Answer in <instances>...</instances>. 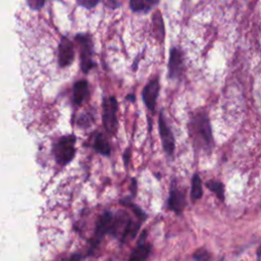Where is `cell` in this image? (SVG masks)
Listing matches in <instances>:
<instances>
[{
    "mask_svg": "<svg viewBox=\"0 0 261 261\" xmlns=\"http://www.w3.org/2000/svg\"><path fill=\"white\" fill-rule=\"evenodd\" d=\"M27 2L32 9L38 10L43 6V4H44L45 0H27Z\"/></svg>",
    "mask_w": 261,
    "mask_h": 261,
    "instance_id": "obj_20",
    "label": "cell"
},
{
    "mask_svg": "<svg viewBox=\"0 0 261 261\" xmlns=\"http://www.w3.org/2000/svg\"><path fill=\"white\" fill-rule=\"evenodd\" d=\"M202 181L198 173H195L192 178V188H191V198L193 201L198 200L202 197Z\"/></svg>",
    "mask_w": 261,
    "mask_h": 261,
    "instance_id": "obj_15",
    "label": "cell"
},
{
    "mask_svg": "<svg viewBox=\"0 0 261 261\" xmlns=\"http://www.w3.org/2000/svg\"><path fill=\"white\" fill-rule=\"evenodd\" d=\"M106 5L112 9H115L119 6L117 0H106Z\"/></svg>",
    "mask_w": 261,
    "mask_h": 261,
    "instance_id": "obj_21",
    "label": "cell"
},
{
    "mask_svg": "<svg viewBox=\"0 0 261 261\" xmlns=\"http://www.w3.org/2000/svg\"><path fill=\"white\" fill-rule=\"evenodd\" d=\"M160 91V84L158 78L151 80L142 90V99L148 110L152 112H155L156 100Z\"/></svg>",
    "mask_w": 261,
    "mask_h": 261,
    "instance_id": "obj_7",
    "label": "cell"
},
{
    "mask_svg": "<svg viewBox=\"0 0 261 261\" xmlns=\"http://www.w3.org/2000/svg\"><path fill=\"white\" fill-rule=\"evenodd\" d=\"M168 69V78L170 80L180 79L182 77L184 72V61L182 53L177 47H173L170 49Z\"/></svg>",
    "mask_w": 261,
    "mask_h": 261,
    "instance_id": "obj_8",
    "label": "cell"
},
{
    "mask_svg": "<svg viewBox=\"0 0 261 261\" xmlns=\"http://www.w3.org/2000/svg\"><path fill=\"white\" fill-rule=\"evenodd\" d=\"M127 100H129V101H130V102H135V100H136V96H135L134 94H129V95L127 96Z\"/></svg>",
    "mask_w": 261,
    "mask_h": 261,
    "instance_id": "obj_23",
    "label": "cell"
},
{
    "mask_svg": "<svg viewBox=\"0 0 261 261\" xmlns=\"http://www.w3.org/2000/svg\"><path fill=\"white\" fill-rule=\"evenodd\" d=\"M130 157V149H127L126 152H125V154H124V161H125V166H126V168H128V166H129Z\"/></svg>",
    "mask_w": 261,
    "mask_h": 261,
    "instance_id": "obj_22",
    "label": "cell"
},
{
    "mask_svg": "<svg viewBox=\"0 0 261 261\" xmlns=\"http://www.w3.org/2000/svg\"><path fill=\"white\" fill-rule=\"evenodd\" d=\"M158 130H159V135H160L163 149H165L166 153L168 155L172 156L173 152H175V148H176V144H175L176 141H175V137H173L172 132L166 122L165 116H163L162 112H160L159 118H158Z\"/></svg>",
    "mask_w": 261,
    "mask_h": 261,
    "instance_id": "obj_5",
    "label": "cell"
},
{
    "mask_svg": "<svg viewBox=\"0 0 261 261\" xmlns=\"http://www.w3.org/2000/svg\"><path fill=\"white\" fill-rule=\"evenodd\" d=\"M189 130L195 144H198L206 150L212 147L213 137L211 125L209 116L205 112H198L193 115L189 124Z\"/></svg>",
    "mask_w": 261,
    "mask_h": 261,
    "instance_id": "obj_1",
    "label": "cell"
},
{
    "mask_svg": "<svg viewBox=\"0 0 261 261\" xmlns=\"http://www.w3.org/2000/svg\"><path fill=\"white\" fill-rule=\"evenodd\" d=\"M186 194H185V191L181 190L178 186L176 182L172 183V186L170 188L169 192V197L168 201V209L172 210L173 212H176L178 214H181L185 207H186Z\"/></svg>",
    "mask_w": 261,
    "mask_h": 261,
    "instance_id": "obj_6",
    "label": "cell"
},
{
    "mask_svg": "<svg viewBox=\"0 0 261 261\" xmlns=\"http://www.w3.org/2000/svg\"><path fill=\"white\" fill-rule=\"evenodd\" d=\"M158 2L159 0H130V8L133 13L147 14Z\"/></svg>",
    "mask_w": 261,
    "mask_h": 261,
    "instance_id": "obj_12",
    "label": "cell"
},
{
    "mask_svg": "<svg viewBox=\"0 0 261 261\" xmlns=\"http://www.w3.org/2000/svg\"><path fill=\"white\" fill-rule=\"evenodd\" d=\"M193 259L195 261H213L210 252L205 248H200L198 250H196L193 254Z\"/></svg>",
    "mask_w": 261,
    "mask_h": 261,
    "instance_id": "obj_18",
    "label": "cell"
},
{
    "mask_svg": "<svg viewBox=\"0 0 261 261\" xmlns=\"http://www.w3.org/2000/svg\"><path fill=\"white\" fill-rule=\"evenodd\" d=\"M113 224H114V217H113L112 213L110 211L104 212L102 214V216L100 217L99 222H98V224H97L96 233H95L96 244L101 240L104 235H106L108 233H112Z\"/></svg>",
    "mask_w": 261,
    "mask_h": 261,
    "instance_id": "obj_9",
    "label": "cell"
},
{
    "mask_svg": "<svg viewBox=\"0 0 261 261\" xmlns=\"http://www.w3.org/2000/svg\"><path fill=\"white\" fill-rule=\"evenodd\" d=\"M77 41L79 42L81 51V68L85 74L88 73L95 63L93 62V45L92 40L88 35H78Z\"/></svg>",
    "mask_w": 261,
    "mask_h": 261,
    "instance_id": "obj_4",
    "label": "cell"
},
{
    "mask_svg": "<svg viewBox=\"0 0 261 261\" xmlns=\"http://www.w3.org/2000/svg\"><path fill=\"white\" fill-rule=\"evenodd\" d=\"M75 137L73 135L60 138L53 148V154L60 166L68 165L75 156Z\"/></svg>",
    "mask_w": 261,
    "mask_h": 261,
    "instance_id": "obj_2",
    "label": "cell"
},
{
    "mask_svg": "<svg viewBox=\"0 0 261 261\" xmlns=\"http://www.w3.org/2000/svg\"><path fill=\"white\" fill-rule=\"evenodd\" d=\"M153 29L157 38L160 39V41H163L166 35L165 30V24H163V19L160 14V12H156L153 15Z\"/></svg>",
    "mask_w": 261,
    "mask_h": 261,
    "instance_id": "obj_16",
    "label": "cell"
},
{
    "mask_svg": "<svg viewBox=\"0 0 261 261\" xmlns=\"http://www.w3.org/2000/svg\"><path fill=\"white\" fill-rule=\"evenodd\" d=\"M89 95V87L86 81H79L74 86V102L81 105Z\"/></svg>",
    "mask_w": 261,
    "mask_h": 261,
    "instance_id": "obj_13",
    "label": "cell"
},
{
    "mask_svg": "<svg viewBox=\"0 0 261 261\" xmlns=\"http://www.w3.org/2000/svg\"><path fill=\"white\" fill-rule=\"evenodd\" d=\"M74 56L75 53L72 42L68 38H62L58 47V63L60 67H69L74 60Z\"/></svg>",
    "mask_w": 261,
    "mask_h": 261,
    "instance_id": "obj_10",
    "label": "cell"
},
{
    "mask_svg": "<svg viewBox=\"0 0 261 261\" xmlns=\"http://www.w3.org/2000/svg\"><path fill=\"white\" fill-rule=\"evenodd\" d=\"M151 252V245L145 242V235L137 244L134 251L130 254V261H144Z\"/></svg>",
    "mask_w": 261,
    "mask_h": 261,
    "instance_id": "obj_11",
    "label": "cell"
},
{
    "mask_svg": "<svg viewBox=\"0 0 261 261\" xmlns=\"http://www.w3.org/2000/svg\"><path fill=\"white\" fill-rule=\"evenodd\" d=\"M99 1L100 0H78V3L87 9H91L95 7Z\"/></svg>",
    "mask_w": 261,
    "mask_h": 261,
    "instance_id": "obj_19",
    "label": "cell"
},
{
    "mask_svg": "<svg viewBox=\"0 0 261 261\" xmlns=\"http://www.w3.org/2000/svg\"><path fill=\"white\" fill-rule=\"evenodd\" d=\"M103 114H102V121L105 130L110 134H114L117 129V110L118 104L114 97H108L103 98Z\"/></svg>",
    "mask_w": 261,
    "mask_h": 261,
    "instance_id": "obj_3",
    "label": "cell"
},
{
    "mask_svg": "<svg viewBox=\"0 0 261 261\" xmlns=\"http://www.w3.org/2000/svg\"><path fill=\"white\" fill-rule=\"evenodd\" d=\"M206 187L213 192L221 201H224V186L223 183L219 181H209L206 183Z\"/></svg>",
    "mask_w": 261,
    "mask_h": 261,
    "instance_id": "obj_17",
    "label": "cell"
},
{
    "mask_svg": "<svg viewBox=\"0 0 261 261\" xmlns=\"http://www.w3.org/2000/svg\"><path fill=\"white\" fill-rule=\"evenodd\" d=\"M94 149L104 156L111 155V146L102 134H97L94 140Z\"/></svg>",
    "mask_w": 261,
    "mask_h": 261,
    "instance_id": "obj_14",
    "label": "cell"
}]
</instances>
